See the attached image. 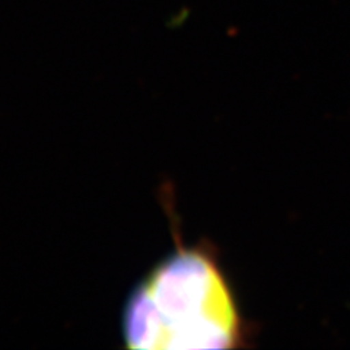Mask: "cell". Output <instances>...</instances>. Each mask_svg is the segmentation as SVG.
<instances>
[{
    "mask_svg": "<svg viewBox=\"0 0 350 350\" xmlns=\"http://www.w3.org/2000/svg\"><path fill=\"white\" fill-rule=\"evenodd\" d=\"M122 333L131 350H211L244 346L247 327L212 247L178 243L129 295Z\"/></svg>",
    "mask_w": 350,
    "mask_h": 350,
    "instance_id": "cell-1",
    "label": "cell"
}]
</instances>
